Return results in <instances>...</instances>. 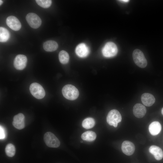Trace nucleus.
<instances>
[{"mask_svg": "<svg viewBox=\"0 0 163 163\" xmlns=\"http://www.w3.org/2000/svg\"><path fill=\"white\" fill-rule=\"evenodd\" d=\"M44 140L46 145L50 147L57 148L60 145L59 139L50 132H46L44 134Z\"/></svg>", "mask_w": 163, "mask_h": 163, "instance_id": "obj_5", "label": "nucleus"}, {"mask_svg": "<svg viewBox=\"0 0 163 163\" xmlns=\"http://www.w3.org/2000/svg\"><path fill=\"white\" fill-rule=\"evenodd\" d=\"M57 43L54 40H49L45 42L43 44V47L44 50L47 52H53L58 48Z\"/></svg>", "mask_w": 163, "mask_h": 163, "instance_id": "obj_16", "label": "nucleus"}, {"mask_svg": "<svg viewBox=\"0 0 163 163\" xmlns=\"http://www.w3.org/2000/svg\"><path fill=\"white\" fill-rule=\"evenodd\" d=\"M59 58L60 62L61 63L64 64H66L69 61V56L66 51L62 50L59 53Z\"/></svg>", "mask_w": 163, "mask_h": 163, "instance_id": "obj_21", "label": "nucleus"}, {"mask_svg": "<svg viewBox=\"0 0 163 163\" xmlns=\"http://www.w3.org/2000/svg\"><path fill=\"white\" fill-rule=\"evenodd\" d=\"M62 93L63 96L66 99L74 100L78 97L79 92L78 89L71 85H67L62 88Z\"/></svg>", "mask_w": 163, "mask_h": 163, "instance_id": "obj_1", "label": "nucleus"}, {"mask_svg": "<svg viewBox=\"0 0 163 163\" xmlns=\"http://www.w3.org/2000/svg\"><path fill=\"white\" fill-rule=\"evenodd\" d=\"M10 37V34L9 31L6 28L0 27V41L5 42L7 41Z\"/></svg>", "mask_w": 163, "mask_h": 163, "instance_id": "obj_18", "label": "nucleus"}, {"mask_svg": "<svg viewBox=\"0 0 163 163\" xmlns=\"http://www.w3.org/2000/svg\"><path fill=\"white\" fill-rule=\"evenodd\" d=\"M75 53L79 57L83 58L88 55L89 50L88 48L85 44L82 43L78 45L76 47Z\"/></svg>", "mask_w": 163, "mask_h": 163, "instance_id": "obj_13", "label": "nucleus"}, {"mask_svg": "<svg viewBox=\"0 0 163 163\" xmlns=\"http://www.w3.org/2000/svg\"><path fill=\"white\" fill-rule=\"evenodd\" d=\"M122 117L118 111L116 109H113L110 111L107 117V121L110 126H113L116 127L118 123L120 122Z\"/></svg>", "mask_w": 163, "mask_h": 163, "instance_id": "obj_3", "label": "nucleus"}, {"mask_svg": "<svg viewBox=\"0 0 163 163\" xmlns=\"http://www.w3.org/2000/svg\"><path fill=\"white\" fill-rule=\"evenodd\" d=\"M30 91L32 95L38 99H41L45 95V92L42 86L37 83H32L30 86Z\"/></svg>", "mask_w": 163, "mask_h": 163, "instance_id": "obj_4", "label": "nucleus"}, {"mask_svg": "<svg viewBox=\"0 0 163 163\" xmlns=\"http://www.w3.org/2000/svg\"><path fill=\"white\" fill-rule=\"evenodd\" d=\"M121 149L123 152L127 155L133 154L135 151L134 144L129 141H125L122 143Z\"/></svg>", "mask_w": 163, "mask_h": 163, "instance_id": "obj_11", "label": "nucleus"}, {"mask_svg": "<svg viewBox=\"0 0 163 163\" xmlns=\"http://www.w3.org/2000/svg\"><path fill=\"white\" fill-rule=\"evenodd\" d=\"M26 19L30 26L34 29H37L39 27L42 23L40 18L34 13H28L26 16Z\"/></svg>", "mask_w": 163, "mask_h": 163, "instance_id": "obj_7", "label": "nucleus"}, {"mask_svg": "<svg viewBox=\"0 0 163 163\" xmlns=\"http://www.w3.org/2000/svg\"><path fill=\"white\" fill-rule=\"evenodd\" d=\"M35 1L39 5L44 8H49L52 3L51 0H36Z\"/></svg>", "mask_w": 163, "mask_h": 163, "instance_id": "obj_23", "label": "nucleus"}, {"mask_svg": "<svg viewBox=\"0 0 163 163\" xmlns=\"http://www.w3.org/2000/svg\"><path fill=\"white\" fill-rule=\"evenodd\" d=\"M149 152L152 154L155 159L160 160L163 158V152L159 147L155 145L151 146L149 148Z\"/></svg>", "mask_w": 163, "mask_h": 163, "instance_id": "obj_15", "label": "nucleus"}, {"mask_svg": "<svg viewBox=\"0 0 163 163\" xmlns=\"http://www.w3.org/2000/svg\"><path fill=\"white\" fill-rule=\"evenodd\" d=\"M161 126L160 123L158 121H154L149 126V131L150 134L155 136L160 132Z\"/></svg>", "mask_w": 163, "mask_h": 163, "instance_id": "obj_17", "label": "nucleus"}, {"mask_svg": "<svg viewBox=\"0 0 163 163\" xmlns=\"http://www.w3.org/2000/svg\"><path fill=\"white\" fill-rule=\"evenodd\" d=\"M95 124V121L94 119L88 117L84 119L82 121V125L84 128L90 129L93 127Z\"/></svg>", "mask_w": 163, "mask_h": 163, "instance_id": "obj_20", "label": "nucleus"}, {"mask_svg": "<svg viewBox=\"0 0 163 163\" xmlns=\"http://www.w3.org/2000/svg\"><path fill=\"white\" fill-rule=\"evenodd\" d=\"M13 126L16 129H21L25 127V117L22 113H19L14 116L12 122Z\"/></svg>", "mask_w": 163, "mask_h": 163, "instance_id": "obj_10", "label": "nucleus"}, {"mask_svg": "<svg viewBox=\"0 0 163 163\" xmlns=\"http://www.w3.org/2000/svg\"><path fill=\"white\" fill-rule=\"evenodd\" d=\"M96 135L94 132L88 131L83 133L81 136L82 139L88 141H92L96 138Z\"/></svg>", "mask_w": 163, "mask_h": 163, "instance_id": "obj_19", "label": "nucleus"}, {"mask_svg": "<svg viewBox=\"0 0 163 163\" xmlns=\"http://www.w3.org/2000/svg\"><path fill=\"white\" fill-rule=\"evenodd\" d=\"M133 57L135 64L141 68H145L147 62L143 52L140 50L136 49L133 53Z\"/></svg>", "mask_w": 163, "mask_h": 163, "instance_id": "obj_2", "label": "nucleus"}, {"mask_svg": "<svg viewBox=\"0 0 163 163\" xmlns=\"http://www.w3.org/2000/svg\"><path fill=\"white\" fill-rule=\"evenodd\" d=\"M161 113H162V114L163 115V107L161 109Z\"/></svg>", "mask_w": 163, "mask_h": 163, "instance_id": "obj_27", "label": "nucleus"}, {"mask_svg": "<svg viewBox=\"0 0 163 163\" xmlns=\"http://www.w3.org/2000/svg\"><path fill=\"white\" fill-rule=\"evenodd\" d=\"M118 50L116 45L113 42L106 43L103 48L102 52L103 56L106 57L115 56L117 53Z\"/></svg>", "mask_w": 163, "mask_h": 163, "instance_id": "obj_6", "label": "nucleus"}, {"mask_svg": "<svg viewBox=\"0 0 163 163\" xmlns=\"http://www.w3.org/2000/svg\"><path fill=\"white\" fill-rule=\"evenodd\" d=\"M141 100L143 104L148 107L152 106L155 101L154 96L149 93H145L142 94Z\"/></svg>", "mask_w": 163, "mask_h": 163, "instance_id": "obj_14", "label": "nucleus"}, {"mask_svg": "<svg viewBox=\"0 0 163 163\" xmlns=\"http://www.w3.org/2000/svg\"><path fill=\"white\" fill-rule=\"evenodd\" d=\"M5 152L8 156L9 157H13L15 153V146L12 144H8L6 146Z\"/></svg>", "mask_w": 163, "mask_h": 163, "instance_id": "obj_22", "label": "nucleus"}, {"mask_svg": "<svg viewBox=\"0 0 163 163\" xmlns=\"http://www.w3.org/2000/svg\"><path fill=\"white\" fill-rule=\"evenodd\" d=\"M0 139H4L5 136V131L1 126H0Z\"/></svg>", "mask_w": 163, "mask_h": 163, "instance_id": "obj_24", "label": "nucleus"}, {"mask_svg": "<svg viewBox=\"0 0 163 163\" xmlns=\"http://www.w3.org/2000/svg\"><path fill=\"white\" fill-rule=\"evenodd\" d=\"M3 3V1L2 0H0V5H1Z\"/></svg>", "mask_w": 163, "mask_h": 163, "instance_id": "obj_26", "label": "nucleus"}, {"mask_svg": "<svg viewBox=\"0 0 163 163\" xmlns=\"http://www.w3.org/2000/svg\"><path fill=\"white\" fill-rule=\"evenodd\" d=\"M133 113L136 117L141 118L143 117L145 114L146 109L145 107L141 104L137 103L133 107Z\"/></svg>", "mask_w": 163, "mask_h": 163, "instance_id": "obj_12", "label": "nucleus"}, {"mask_svg": "<svg viewBox=\"0 0 163 163\" xmlns=\"http://www.w3.org/2000/svg\"><path fill=\"white\" fill-rule=\"evenodd\" d=\"M27 62V57L22 54L17 55L14 61V66L17 70H22L26 67Z\"/></svg>", "mask_w": 163, "mask_h": 163, "instance_id": "obj_8", "label": "nucleus"}, {"mask_svg": "<svg viewBox=\"0 0 163 163\" xmlns=\"http://www.w3.org/2000/svg\"><path fill=\"white\" fill-rule=\"evenodd\" d=\"M119 1H120V2H128L129 1V0H119Z\"/></svg>", "mask_w": 163, "mask_h": 163, "instance_id": "obj_25", "label": "nucleus"}, {"mask_svg": "<svg viewBox=\"0 0 163 163\" xmlns=\"http://www.w3.org/2000/svg\"><path fill=\"white\" fill-rule=\"evenodd\" d=\"M7 25L14 31L19 30L21 27V24L19 20L15 16H10L6 19Z\"/></svg>", "mask_w": 163, "mask_h": 163, "instance_id": "obj_9", "label": "nucleus"}]
</instances>
